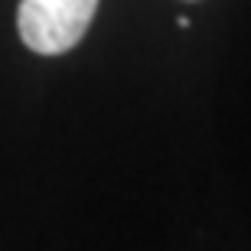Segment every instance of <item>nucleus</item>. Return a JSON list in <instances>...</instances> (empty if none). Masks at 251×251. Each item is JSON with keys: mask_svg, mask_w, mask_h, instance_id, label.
Returning <instances> with one entry per match:
<instances>
[{"mask_svg": "<svg viewBox=\"0 0 251 251\" xmlns=\"http://www.w3.org/2000/svg\"><path fill=\"white\" fill-rule=\"evenodd\" d=\"M95 10L98 0H20V39L39 56H62L82 43Z\"/></svg>", "mask_w": 251, "mask_h": 251, "instance_id": "f257e3e1", "label": "nucleus"}]
</instances>
